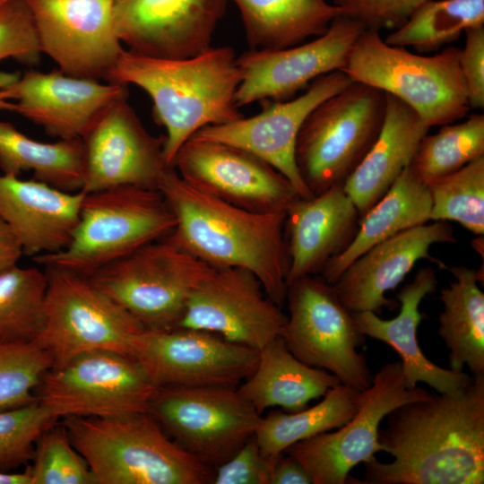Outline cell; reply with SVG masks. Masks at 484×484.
<instances>
[{
  "label": "cell",
  "instance_id": "36",
  "mask_svg": "<svg viewBox=\"0 0 484 484\" xmlns=\"http://www.w3.org/2000/svg\"><path fill=\"white\" fill-rule=\"evenodd\" d=\"M484 157V115L475 113L457 124L442 125L421 138L412 161V171L426 184L453 173Z\"/></svg>",
  "mask_w": 484,
  "mask_h": 484
},
{
  "label": "cell",
  "instance_id": "43",
  "mask_svg": "<svg viewBox=\"0 0 484 484\" xmlns=\"http://www.w3.org/2000/svg\"><path fill=\"white\" fill-rule=\"evenodd\" d=\"M275 462L262 453L254 435L213 470L212 484H270Z\"/></svg>",
  "mask_w": 484,
  "mask_h": 484
},
{
  "label": "cell",
  "instance_id": "5",
  "mask_svg": "<svg viewBox=\"0 0 484 484\" xmlns=\"http://www.w3.org/2000/svg\"><path fill=\"white\" fill-rule=\"evenodd\" d=\"M175 226V216L158 189L122 186L85 193L69 244L31 260L91 277L106 264L167 238Z\"/></svg>",
  "mask_w": 484,
  "mask_h": 484
},
{
  "label": "cell",
  "instance_id": "6",
  "mask_svg": "<svg viewBox=\"0 0 484 484\" xmlns=\"http://www.w3.org/2000/svg\"><path fill=\"white\" fill-rule=\"evenodd\" d=\"M460 53L455 47L433 56L412 53L387 44L377 30H364L341 71L352 82L397 98L430 128L454 123L471 108Z\"/></svg>",
  "mask_w": 484,
  "mask_h": 484
},
{
  "label": "cell",
  "instance_id": "7",
  "mask_svg": "<svg viewBox=\"0 0 484 484\" xmlns=\"http://www.w3.org/2000/svg\"><path fill=\"white\" fill-rule=\"evenodd\" d=\"M385 107L384 91L351 82L309 113L297 137L295 160L313 195L344 183L376 142Z\"/></svg>",
  "mask_w": 484,
  "mask_h": 484
},
{
  "label": "cell",
  "instance_id": "26",
  "mask_svg": "<svg viewBox=\"0 0 484 484\" xmlns=\"http://www.w3.org/2000/svg\"><path fill=\"white\" fill-rule=\"evenodd\" d=\"M436 285V272L431 267H424L397 294L400 312L394 318L385 320L372 311L352 313L359 330L365 336L386 343L399 354L409 387L425 383L437 393H450L465 386L471 376L462 370L444 368L433 363L424 355L417 335L423 319L419 305L427 295L435 292Z\"/></svg>",
  "mask_w": 484,
  "mask_h": 484
},
{
  "label": "cell",
  "instance_id": "2",
  "mask_svg": "<svg viewBox=\"0 0 484 484\" xmlns=\"http://www.w3.org/2000/svg\"><path fill=\"white\" fill-rule=\"evenodd\" d=\"M158 190L176 219L167 239L213 268L250 271L269 298L284 307L290 268L286 212L238 207L194 188L174 168L166 170Z\"/></svg>",
  "mask_w": 484,
  "mask_h": 484
},
{
  "label": "cell",
  "instance_id": "11",
  "mask_svg": "<svg viewBox=\"0 0 484 484\" xmlns=\"http://www.w3.org/2000/svg\"><path fill=\"white\" fill-rule=\"evenodd\" d=\"M157 389L133 358L95 350L49 368L36 390V397L58 419L117 418L147 412Z\"/></svg>",
  "mask_w": 484,
  "mask_h": 484
},
{
  "label": "cell",
  "instance_id": "1",
  "mask_svg": "<svg viewBox=\"0 0 484 484\" xmlns=\"http://www.w3.org/2000/svg\"><path fill=\"white\" fill-rule=\"evenodd\" d=\"M378 432L382 452L365 462L356 484H483L484 374L462 388L405 403L390 412Z\"/></svg>",
  "mask_w": 484,
  "mask_h": 484
},
{
  "label": "cell",
  "instance_id": "29",
  "mask_svg": "<svg viewBox=\"0 0 484 484\" xmlns=\"http://www.w3.org/2000/svg\"><path fill=\"white\" fill-rule=\"evenodd\" d=\"M431 197L428 185L407 167L387 192L359 220L350 245L330 260L321 275L333 284L344 270L374 245L429 221Z\"/></svg>",
  "mask_w": 484,
  "mask_h": 484
},
{
  "label": "cell",
  "instance_id": "16",
  "mask_svg": "<svg viewBox=\"0 0 484 484\" xmlns=\"http://www.w3.org/2000/svg\"><path fill=\"white\" fill-rule=\"evenodd\" d=\"M364 30L360 22L341 14L324 34L307 42L244 52L237 56L241 75L235 96L238 108L255 101L290 99L319 76L341 71Z\"/></svg>",
  "mask_w": 484,
  "mask_h": 484
},
{
  "label": "cell",
  "instance_id": "25",
  "mask_svg": "<svg viewBox=\"0 0 484 484\" xmlns=\"http://www.w3.org/2000/svg\"><path fill=\"white\" fill-rule=\"evenodd\" d=\"M84 194L34 178L0 174V217L17 238L24 255L56 253L72 239Z\"/></svg>",
  "mask_w": 484,
  "mask_h": 484
},
{
  "label": "cell",
  "instance_id": "21",
  "mask_svg": "<svg viewBox=\"0 0 484 484\" xmlns=\"http://www.w3.org/2000/svg\"><path fill=\"white\" fill-rule=\"evenodd\" d=\"M228 0H113L116 33L128 50L183 59L211 47Z\"/></svg>",
  "mask_w": 484,
  "mask_h": 484
},
{
  "label": "cell",
  "instance_id": "44",
  "mask_svg": "<svg viewBox=\"0 0 484 484\" xmlns=\"http://www.w3.org/2000/svg\"><path fill=\"white\" fill-rule=\"evenodd\" d=\"M466 39L460 53V66L465 82L471 108L484 107V26L465 31Z\"/></svg>",
  "mask_w": 484,
  "mask_h": 484
},
{
  "label": "cell",
  "instance_id": "13",
  "mask_svg": "<svg viewBox=\"0 0 484 484\" xmlns=\"http://www.w3.org/2000/svg\"><path fill=\"white\" fill-rule=\"evenodd\" d=\"M431 393L407 385L402 362L382 366L371 385L362 391L359 407L343 426L290 445L286 454L298 460L313 484H345L350 471L382 452L378 443L380 424L396 408L428 398Z\"/></svg>",
  "mask_w": 484,
  "mask_h": 484
},
{
  "label": "cell",
  "instance_id": "47",
  "mask_svg": "<svg viewBox=\"0 0 484 484\" xmlns=\"http://www.w3.org/2000/svg\"><path fill=\"white\" fill-rule=\"evenodd\" d=\"M20 76L19 73L0 71V109L13 111V102L10 101L6 88Z\"/></svg>",
  "mask_w": 484,
  "mask_h": 484
},
{
  "label": "cell",
  "instance_id": "35",
  "mask_svg": "<svg viewBox=\"0 0 484 484\" xmlns=\"http://www.w3.org/2000/svg\"><path fill=\"white\" fill-rule=\"evenodd\" d=\"M48 277L37 267L13 265L0 273V344L27 343L45 319Z\"/></svg>",
  "mask_w": 484,
  "mask_h": 484
},
{
  "label": "cell",
  "instance_id": "10",
  "mask_svg": "<svg viewBox=\"0 0 484 484\" xmlns=\"http://www.w3.org/2000/svg\"><path fill=\"white\" fill-rule=\"evenodd\" d=\"M45 272V319L35 341L49 354L52 367L95 350L127 355L131 339L143 325L89 277L53 266Z\"/></svg>",
  "mask_w": 484,
  "mask_h": 484
},
{
  "label": "cell",
  "instance_id": "32",
  "mask_svg": "<svg viewBox=\"0 0 484 484\" xmlns=\"http://www.w3.org/2000/svg\"><path fill=\"white\" fill-rule=\"evenodd\" d=\"M0 169L2 174L13 177L32 171L36 180L66 192L81 191L82 139L43 143L23 134L11 123L0 121Z\"/></svg>",
  "mask_w": 484,
  "mask_h": 484
},
{
  "label": "cell",
  "instance_id": "38",
  "mask_svg": "<svg viewBox=\"0 0 484 484\" xmlns=\"http://www.w3.org/2000/svg\"><path fill=\"white\" fill-rule=\"evenodd\" d=\"M30 462L25 470L30 484H97L63 423L56 422L42 433Z\"/></svg>",
  "mask_w": 484,
  "mask_h": 484
},
{
  "label": "cell",
  "instance_id": "40",
  "mask_svg": "<svg viewBox=\"0 0 484 484\" xmlns=\"http://www.w3.org/2000/svg\"><path fill=\"white\" fill-rule=\"evenodd\" d=\"M58 421L38 400L11 410L0 411V471L27 465L42 433Z\"/></svg>",
  "mask_w": 484,
  "mask_h": 484
},
{
  "label": "cell",
  "instance_id": "49",
  "mask_svg": "<svg viewBox=\"0 0 484 484\" xmlns=\"http://www.w3.org/2000/svg\"><path fill=\"white\" fill-rule=\"evenodd\" d=\"M7 1H10V0H0V4L5 3V2H7Z\"/></svg>",
  "mask_w": 484,
  "mask_h": 484
},
{
  "label": "cell",
  "instance_id": "15",
  "mask_svg": "<svg viewBox=\"0 0 484 484\" xmlns=\"http://www.w3.org/2000/svg\"><path fill=\"white\" fill-rule=\"evenodd\" d=\"M194 188L255 212H286L298 196L290 180L272 165L237 146L192 136L173 161Z\"/></svg>",
  "mask_w": 484,
  "mask_h": 484
},
{
  "label": "cell",
  "instance_id": "24",
  "mask_svg": "<svg viewBox=\"0 0 484 484\" xmlns=\"http://www.w3.org/2000/svg\"><path fill=\"white\" fill-rule=\"evenodd\" d=\"M359 220L343 184L308 198H296L285 217L290 257L287 284L303 276L320 274L326 264L353 241Z\"/></svg>",
  "mask_w": 484,
  "mask_h": 484
},
{
  "label": "cell",
  "instance_id": "28",
  "mask_svg": "<svg viewBox=\"0 0 484 484\" xmlns=\"http://www.w3.org/2000/svg\"><path fill=\"white\" fill-rule=\"evenodd\" d=\"M340 384L330 372L297 359L278 337L259 350L254 371L237 390L260 414L275 407L296 412Z\"/></svg>",
  "mask_w": 484,
  "mask_h": 484
},
{
  "label": "cell",
  "instance_id": "3",
  "mask_svg": "<svg viewBox=\"0 0 484 484\" xmlns=\"http://www.w3.org/2000/svg\"><path fill=\"white\" fill-rule=\"evenodd\" d=\"M240 80L233 48L210 47L183 59L124 50L108 82L134 84L150 96L153 118L166 130L165 160L173 168L180 147L199 130L244 117L235 99Z\"/></svg>",
  "mask_w": 484,
  "mask_h": 484
},
{
  "label": "cell",
  "instance_id": "8",
  "mask_svg": "<svg viewBox=\"0 0 484 484\" xmlns=\"http://www.w3.org/2000/svg\"><path fill=\"white\" fill-rule=\"evenodd\" d=\"M214 268L166 238L99 269L91 281L145 329L177 327L195 288Z\"/></svg>",
  "mask_w": 484,
  "mask_h": 484
},
{
  "label": "cell",
  "instance_id": "19",
  "mask_svg": "<svg viewBox=\"0 0 484 484\" xmlns=\"http://www.w3.org/2000/svg\"><path fill=\"white\" fill-rule=\"evenodd\" d=\"M83 185L91 193L122 186L158 189L170 168L165 136L148 133L124 97L112 104L82 138Z\"/></svg>",
  "mask_w": 484,
  "mask_h": 484
},
{
  "label": "cell",
  "instance_id": "12",
  "mask_svg": "<svg viewBox=\"0 0 484 484\" xmlns=\"http://www.w3.org/2000/svg\"><path fill=\"white\" fill-rule=\"evenodd\" d=\"M148 412L177 445L213 470L255 435L263 417L237 388L212 386L158 387Z\"/></svg>",
  "mask_w": 484,
  "mask_h": 484
},
{
  "label": "cell",
  "instance_id": "9",
  "mask_svg": "<svg viewBox=\"0 0 484 484\" xmlns=\"http://www.w3.org/2000/svg\"><path fill=\"white\" fill-rule=\"evenodd\" d=\"M289 315L281 338L289 350L307 366L334 375L341 384L364 391L373 375L359 352L365 335L353 313L341 301L333 284L321 275H307L288 284Z\"/></svg>",
  "mask_w": 484,
  "mask_h": 484
},
{
  "label": "cell",
  "instance_id": "20",
  "mask_svg": "<svg viewBox=\"0 0 484 484\" xmlns=\"http://www.w3.org/2000/svg\"><path fill=\"white\" fill-rule=\"evenodd\" d=\"M351 82L342 71L324 74L298 97L283 101H262L264 105L255 116L208 125L193 136L228 143L255 154L286 177L299 197H311L313 194L303 182L295 160L299 129L317 105Z\"/></svg>",
  "mask_w": 484,
  "mask_h": 484
},
{
  "label": "cell",
  "instance_id": "23",
  "mask_svg": "<svg viewBox=\"0 0 484 484\" xmlns=\"http://www.w3.org/2000/svg\"><path fill=\"white\" fill-rule=\"evenodd\" d=\"M455 242L448 221H431L406 229L361 254L333 285L351 312L379 313L383 307L392 309L398 306V301L385 294L394 290L419 260L428 259L445 268L429 250L435 244Z\"/></svg>",
  "mask_w": 484,
  "mask_h": 484
},
{
  "label": "cell",
  "instance_id": "30",
  "mask_svg": "<svg viewBox=\"0 0 484 484\" xmlns=\"http://www.w3.org/2000/svg\"><path fill=\"white\" fill-rule=\"evenodd\" d=\"M252 50L294 47L324 34L341 10L326 0H231Z\"/></svg>",
  "mask_w": 484,
  "mask_h": 484
},
{
  "label": "cell",
  "instance_id": "27",
  "mask_svg": "<svg viewBox=\"0 0 484 484\" xmlns=\"http://www.w3.org/2000/svg\"><path fill=\"white\" fill-rule=\"evenodd\" d=\"M385 115L381 131L343 183L360 218L411 165L421 138L429 129L408 105L392 95L385 93Z\"/></svg>",
  "mask_w": 484,
  "mask_h": 484
},
{
  "label": "cell",
  "instance_id": "4",
  "mask_svg": "<svg viewBox=\"0 0 484 484\" xmlns=\"http://www.w3.org/2000/svg\"><path fill=\"white\" fill-rule=\"evenodd\" d=\"M97 484H209L213 469L177 445L147 411L64 419Z\"/></svg>",
  "mask_w": 484,
  "mask_h": 484
},
{
  "label": "cell",
  "instance_id": "39",
  "mask_svg": "<svg viewBox=\"0 0 484 484\" xmlns=\"http://www.w3.org/2000/svg\"><path fill=\"white\" fill-rule=\"evenodd\" d=\"M51 367L49 354L36 341L0 344V411L37 400L36 390Z\"/></svg>",
  "mask_w": 484,
  "mask_h": 484
},
{
  "label": "cell",
  "instance_id": "34",
  "mask_svg": "<svg viewBox=\"0 0 484 484\" xmlns=\"http://www.w3.org/2000/svg\"><path fill=\"white\" fill-rule=\"evenodd\" d=\"M480 26H484V0H428L384 39L387 44L411 47L425 54Z\"/></svg>",
  "mask_w": 484,
  "mask_h": 484
},
{
  "label": "cell",
  "instance_id": "18",
  "mask_svg": "<svg viewBox=\"0 0 484 484\" xmlns=\"http://www.w3.org/2000/svg\"><path fill=\"white\" fill-rule=\"evenodd\" d=\"M286 321L253 272L228 267L214 268L195 288L177 327L211 332L259 351L281 336Z\"/></svg>",
  "mask_w": 484,
  "mask_h": 484
},
{
  "label": "cell",
  "instance_id": "48",
  "mask_svg": "<svg viewBox=\"0 0 484 484\" xmlns=\"http://www.w3.org/2000/svg\"><path fill=\"white\" fill-rule=\"evenodd\" d=\"M0 484H30V478L25 471L21 473L0 471Z\"/></svg>",
  "mask_w": 484,
  "mask_h": 484
},
{
  "label": "cell",
  "instance_id": "31",
  "mask_svg": "<svg viewBox=\"0 0 484 484\" xmlns=\"http://www.w3.org/2000/svg\"><path fill=\"white\" fill-rule=\"evenodd\" d=\"M454 280L440 291L443 310L437 333L449 350V367H469L484 374V293L479 271L466 266L449 269Z\"/></svg>",
  "mask_w": 484,
  "mask_h": 484
},
{
  "label": "cell",
  "instance_id": "33",
  "mask_svg": "<svg viewBox=\"0 0 484 484\" xmlns=\"http://www.w3.org/2000/svg\"><path fill=\"white\" fill-rule=\"evenodd\" d=\"M361 397L362 391L340 384L312 407L296 412L271 410L262 417L255 440L262 453L276 461L290 445L343 426L357 412Z\"/></svg>",
  "mask_w": 484,
  "mask_h": 484
},
{
  "label": "cell",
  "instance_id": "41",
  "mask_svg": "<svg viewBox=\"0 0 484 484\" xmlns=\"http://www.w3.org/2000/svg\"><path fill=\"white\" fill-rule=\"evenodd\" d=\"M40 55L36 27L26 0H10L0 4V61L13 58L35 65Z\"/></svg>",
  "mask_w": 484,
  "mask_h": 484
},
{
  "label": "cell",
  "instance_id": "17",
  "mask_svg": "<svg viewBox=\"0 0 484 484\" xmlns=\"http://www.w3.org/2000/svg\"><path fill=\"white\" fill-rule=\"evenodd\" d=\"M41 53L65 74L109 81L125 50L114 26L113 0H26Z\"/></svg>",
  "mask_w": 484,
  "mask_h": 484
},
{
  "label": "cell",
  "instance_id": "46",
  "mask_svg": "<svg viewBox=\"0 0 484 484\" xmlns=\"http://www.w3.org/2000/svg\"><path fill=\"white\" fill-rule=\"evenodd\" d=\"M22 255L20 242L0 217V273L16 265Z\"/></svg>",
  "mask_w": 484,
  "mask_h": 484
},
{
  "label": "cell",
  "instance_id": "45",
  "mask_svg": "<svg viewBox=\"0 0 484 484\" xmlns=\"http://www.w3.org/2000/svg\"><path fill=\"white\" fill-rule=\"evenodd\" d=\"M270 484H313V480L298 460L282 454L272 466Z\"/></svg>",
  "mask_w": 484,
  "mask_h": 484
},
{
  "label": "cell",
  "instance_id": "22",
  "mask_svg": "<svg viewBox=\"0 0 484 484\" xmlns=\"http://www.w3.org/2000/svg\"><path fill=\"white\" fill-rule=\"evenodd\" d=\"M13 111L58 139L82 138L105 111L128 97L126 84L27 70L6 88Z\"/></svg>",
  "mask_w": 484,
  "mask_h": 484
},
{
  "label": "cell",
  "instance_id": "37",
  "mask_svg": "<svg viewBox=\"0 0 484 484\" xmlns=\"http://www.w3.org/2000/svg\"><path fill=\"white\" fill-rule=\"evenodd\" d=\"M430 221H455L477 236L484 234V157L427 184Z\"/></svg>",
  "mask_w": 484,
  "mask_h": 484
},
{
  "label": "cell",
  "instance_id": "14",
  "mask_svg": "<svg viewBox=\"0 0 484 484\" xmlns=\"http://www.w3.org/2000/svg\"><path fill=\"white\" fill-rule=\"evenodd\" d=\"M127 355L157 387L237 388L254 371L259 351L203 330L144 329L133 336Z\"/></svg>",
  "mask_w": 484,
  "mask_h": 484
},
{
  "label": "cell",
  "instance_id": "42",
  "mask_svg": "<svg viewBox=\"0 0 484 484\" xmlns=\"http://www.w3.org/2000/svg\"><path fill=\"white\" fill-rule=\"evenodd\" d=\"M428 0H333L341 15L360 22L366 30L380 31L401 27Z\"/></svg>",
  "mask_w": 484,
  "mask_h": 484
}]
</instances>
